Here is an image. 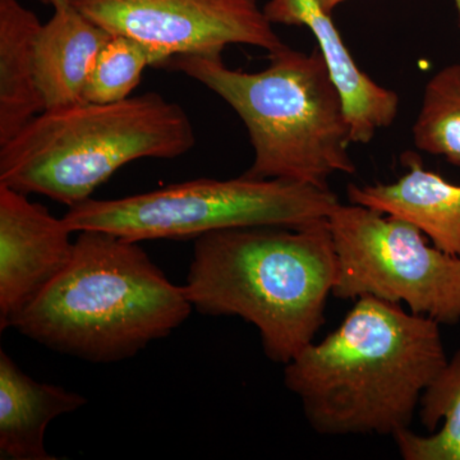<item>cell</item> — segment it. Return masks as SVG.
Here are the masks:
<instances>
[{
  "label": "cell",
  "mask_w": 460,
  "mask_h": 460,
  "mask_svg": "<svg viewBox=\"0 0 460 460\" xmlns=\"http://www.w3.org/2000/svg\"><path fill=\"white\" fill-rule=\"evenodd\" d=\"M195 144L189 114L159 93L78 102L42 111L0 145V184L71 208L128 163L175 159Z\"/></svg>",
  "instance_id": "cell-5"
},
{
  "label": "cell",
  "mask_w": 460,
  "mask_h": 460,
  "mask_svg": "<svg viewBox=\"0 0 460 460\" xmlns=\"http://www.w3.org/2000/svg\"><path fill=\"white\" fill-rule=\"evenodd\" d=\"M344 2H347V0H317L320 7L323 8V11L326 12V13L330 14V16H332L334 9Z\"/></svg>",
  "instance_id": "cell-18"
},
{
  "label": "cell",
  "mask_w": 460,
  "mask_h": 460,
  "mask_svg": "<svg viewBox=\"0 0 460 460\" xmlns=\"http://www.w3.org/2000/svg\"><path fill=\"white\" fill-rule=\"evenodd\" d=\"M41 25L18 0H0V145L45 111L35 66Z\"/></svg>",
  "instance_id": "cell-14"
},
{
  "label": "cell",
  "mask_w": 460,
  "mask_h": 460,
  "mask_svg": "<svg viewBox=\"0 0 460 460\" xmlns=\"http://www.w3.org/2000/svg\"><path fill=\"white\" fill-rule=\"evenodd\" d=\"M338 277L328 219L301 226L217 230L195 239L186 295L208 316L241 317L270 361L287 365L314 341Z\"/></svg>",
  "instance_id": "cell-2"
},
{
  "label": "cell",
  "mask_w": 460,
  "mask_h": 460,
  "mask_svg": "<svg viewBox=\"0 0 460 460\" xmlns=\"http://www.w3.org/2000/svg\"><path fill=\"white\" fill-rule=\"evenodd\" d=\"M193 308L138 242L78 232L71 262L13 328L56 352L91 363L131 358L180 328Z\"/></svg>",
  "instance_id": "cell-3"
},
{
  "label": "cell",
  "mask_w": 460,
  "mask_h": 460,
  "mask_svg": "<svg viewBox=\"0 0 460 460\" xmlns=\"http://www.w3.org/2000/svg\"><path fill=\"white\" fill-rule=\"evenodd\" d=\"M337 329L284 365V385L323 436H394L447 362L440 323L361 296Z\"/></svg>",
  "instance_id": "cell-1"
},
{
  "label": "cell",
  "mask_w": 460,
  "mask_h": 460,
  "mask_svg": "<svg viewBox=\"0 0 460 460\" xmlns=\"http://www.w3.org/2000/svg\"><path fill=\"white\" fill-rule=\"evenodd\" d=\"M74 233L63 217L0 184V329L13 328L68 266Z\"/></svg>",
  "instance_id": "cell-9"
},
{
  "label": "cell",
  "mask_w": 460,
  "mask_h": 460,
  "mask_svg": "<svg viewBox=\"0 0 460 460\" xmlns=\"http://www.w3.org/2000/svg\"><path fill=\"white\" fill-rule=\"evenodd\" d=\"M341 204L330 189L283 180H199L114 199H89L63 219L75 233L102 230L128 241L196 239L243 226H301Z\"/></svg>",
  "instance_id": "cell-6"
},
{
  "label": "cell",
  "mask_w": 460,
  "mask_h": 460,
  "mask_svg": "<svg viewBox=\"0 0 460 460\" xmlns=\"http://www.w3.org/2000/svg\"><path fill=\"white\" fill-rule=\"evenodd\" d=\"M272 25L305 26L316 38L332 80L343 99L352 144H368L399 113V96L357 66L332 16L317 0H269L263 7Z\"/></svg>",
  "instance_id": "cell-10"
},
{
  "label": "cell",
  "mask_w": 460,
  "mask_h": 460,
  "mask_svg": "<svg viewBox=\"0 0 460 460\" xmlns=\"http://www.w3.org/2000/svg\"><path fill=\"white\" fill-rule=\"evenodd\" d=\"M38 2H40L41 4L44 5H51V0H38Z\"/></svg>",
  "instance_id": "cell-20"
},
{
  "label": "cell",
  "mask_w": 460,
  "mask_h": 460,
  "mask_svg": "<svg viewBox=\"0 0 460 460\" xmlns=\"http://www.w3.org/2000/svg\"><path fill=\"white\" fill-rule=\"evenodd\" d=\"M163 66L204 84L238 114L255 151L248 177L329 189L335 172H356L343 99L319 47L308 54L284 48L253 74L228 68L222 56H177Z\"/></svg>",
  "instance_id": "cell-4"
},
{
  "label": "cell",
  "mask_w": 460,
  "mask_h": 460,
  "mask_svg": "<svg viewBox=\"0 0 460 460\" xmlns=\"http://www.w3.org/2000/svg\"><path fill=\"white\" fill-rule=\"evenodd\" d=\"M86 402L77 393L33 380L0 350V458L56 460L45 447L48 426Z\"/></svg>",
  "instance_id": "cell-13"
},
{
  "label": "cell",
  "mask_w": 460,
  "mask_h": 460,
  "mask_svg": "<svg viewBox=\"0 0 460 460\" xmlns=\"http://www.w3.org/2000/svg\"><path fill=\"white\" fill-rule=\"evenodd\" d=\"M420 420L429 435L405 429L393 436L402 458L460 460V350L420 396Z\"/></svg>",
  "instance_id": "cell-15"
},
{
  "label": "cell",
  "mask_w": 460,
  "mask_h": 460,
  "mask_svg": "<svg viewBox=\"0 0 460 460\" xmlns=\"http://www.w3.org/2000/svg\"><path fill=\"white\" fill-rule=\"evenodd\" d=\"M168 58L162 51L124 35H111L100 50L84 90V102L108 104L131 98L145 68L163 66Z\"/></svg>",
  "instance_id": "cell-17"
},
{
  "label": "cell",
  "mask_w": 460,
  "mask_h": 460,
  "mask_svg": "<svg viewBox=\"0 0 460 460\" xmlns=\"http://www.w3.org/2000/svg\"><path fill=\"white\" fill-rule=\"evenodd\" d=\"M454 7L456 9V13H458L459 26H460V0H453Z\"/></svg>",
  "instance_id": "cell-19"
},
{
  "label": "cell",
  "mask_w": 460,
  "mask_h": 460,
  "mask_svg": "<svg viewBox=\"0 0 460 460\" xmlns=\"http://www.w3.org/2000/svg\"><path fill=\"white\" fill-rule=\"evenodd\" d=\"M337 253L338 299L374 296L440 325L460 321V257L438 250L411 224L361 205L328 217Z\"/></svg>",
  "instance_id": "cell-7"
},
{
  "label": "cell",
  "mask_w": 460,
  "mask_h": 460,
  "mask_svg": "<svg viewBox=\"0 0 460 460\" xmlns=\"http://www.w3.org/2000/svg\"><path fill=\"white\" fill-rule=\"evenodd\" d=\"M113 35L177 56H222L228 45L277 53L287 45L257 0H71Z\"/></svg>",
  "instance_id": "cell-8"
},
{
  "label": "cell",
  "mask_w": 460,
  "mask_h": 460,
  "mask_svg": "<svg viewBox=\"0 0 460 460\" xmlns=\"http://www.w3.org/2000/svg\"><path fill=\"white\" fill-rule=\"evenodd\" d=\"M408 172L394 183L348 187L350 204L404 220L420 229L438 250L460 257V186L423 168L405 154Z\"/></svg>",
  "instance_id": "cell-11"
},
{
  "label": "cell",
  "mask_w": 460,
  "mask_h": 460,
  "mask_svg": "<svg viewBox=\"0 0 460 460\" xmlns=\"http://www.w3.org/2000/svg\"><path fill=\"white\" fill-rule=\"evenodd\" d=\"M411 132L419 150L460 166V63L429 78Z\"/></svg>",
  "instance_id": "cell-16"
},
{
  "label": "cell",
  "mask_w": 460,
  "mask_h": 460,
  "mask_svg": "<svg viewBox=\"0 0 460 460\" xmlns=\"http://www.w3.org/2000/svg\"><path fill=\"white\" fill-rule=\"evenodd\" d=\"M53 16L35 44L36 78L45 111L84 102L100 50L113 33L81 13L71 0H51Z\"/></svg>",
  "instance_id": "cell-12"
}]
</instances>
